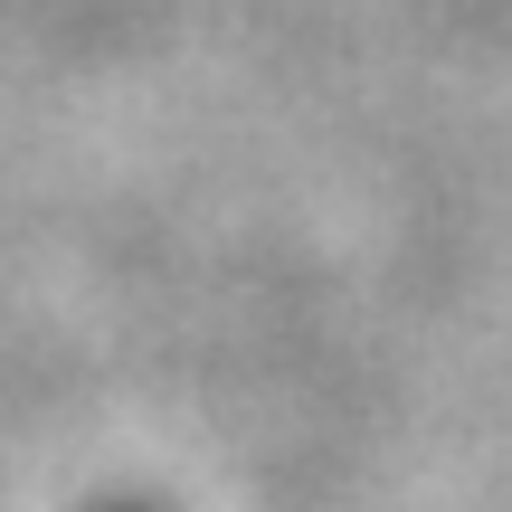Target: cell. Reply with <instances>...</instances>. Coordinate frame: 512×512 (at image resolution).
<instances>
[{
	"label": "cell",
	"mask_w": 512,
	"mask_h": 512,
	"mask_svg": "<svg viewBox=\"0 0 512 512\" xmlns=\"http://www.w3.org/2000/svg\"><path fill=\"white\" fill-rule=\"evenodd\" d=\"M124 512H133V503H124Z\"/></svg>",
	"instance_id": "obj_1"
}]
</instances>
